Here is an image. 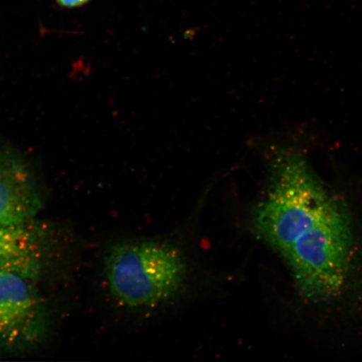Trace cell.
<instances>
[{
	"mask_svg": "<svg viewBox=\"0 0 362 362\" xmlns=\"http://www.w3.org/2000/svg\"><path fill=\"white\" fill-rule=\"evenodd\" d=\"M252 223L307 300L328 302L345 287L355 242L349 216L300 157L280 161Z\"/></svg>",
	"mask_w": 362,
	"mask_h": 362,
	"instance_id": "obj_1",
	"label": "cell"
},
{
	"mask_svg": "<svg viewBox=\"0 0 362 362\" xmlns=\"http://www.w3.org/2000/svg\"><path fill=\"white\" fill-rule=\"evenodd\" d=\"M108 288L121 305L151 309L177 294L187 277L179 249L160 242L117 243L105 259Z\"/></svg>",
	"mask_w": 362,
	"mask_h": 362,
	"instance_id": "obj_2",
	"label": "cell"
},
{
	"mask_svg": "<svg viewBox=\"0 0 362 362\" xmlns=\"http://www.w3.org/2000/svg\"><path fill=\"white\" fill-rule=\"evenodd\" d=\"M37 278L0 274V347L33 342L42 333L44 307Z\"/></svg>",
	"mask_w": 362,
	"mask_h": 362,
	"instance_id": "obj_3",
	"label": "cell"
},
{
	"mask_svg": "<svg viewBox=\"0 0 362 362\" xmlns=\"http://www.w3.org/2000/svg\"><path fill=\"white\" fill-rule=\"evenodd\" d=\"M40 207L39 189L24 160L0 148V226L31 223Z\"/></svg>",
	"mask_w": 362,
	"mask_h": 362,
	"instance_id": "obj_4",
	"label": "cell"
},
{
	"mask_svg": "<svg viewBox=\"0 0 362 362\" xmlns=\"http://www.w3.org/2000/svg\"><path fill=\"white\" fill-rule=\"evenodd\" d=\"M45 257L42 235L30 223L0 226V274L39 278Z\"/></svg>",
	"mask_w": 362,
	"mask_h": 362,
	"instance_id": "obj_5",
	"label": "cell"
},
{
	"mask_svg": "<svg viewBox=\"0 0 362 362\" xmlns=\"http://www.w3.org/2000/svg\"><path fill=\"white\" fill-rule=\"evenodd\" d=\"M57 1L63 7L75 8L83 6L89 0H57Z\"/></svg>",
	"mask_w": 362,
	"mask_h": 362,
	"instance_id": "obj_6",
	"label": "cell"
}]
</instances>
